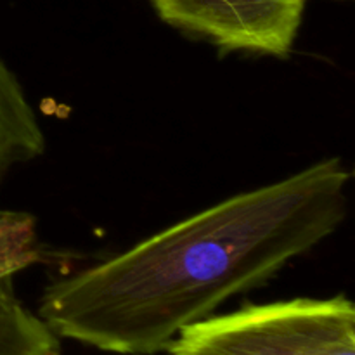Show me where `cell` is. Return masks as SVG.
I'll return each mask as SVG.
<instances>
[{
    "mask_svg": "<svg viewBox=\"0 0 355 355\" xmlns=\"http://www.w3.org/2000/svg\"><path fill=\"white\" fill-rule=\"evenodd\" d=\"M168 355H355V307L345 295L246 305L187 326Z\"/></svg>",
    "mask_w": 355,
    "mask_h": 355,
    "instance_id": "cell-2",
    "label": "cell"
},
{
    "mask_svg": "<svg viewBox=\"0 0 355 355\" xmlns=\"http://www.w3.org/2000/svg\"><path fill=\"white\" fill-rule=\"evenodd\" d=\"M0 355H61V338L17 298L14 276L0 277Z\"/></svg>",
    "mask_w": 355,
    "mask_h": 355,
    "instance_id": "cell-5",
    "label": "cell"
},
{
    "mask_svg": "<svg viewBox=\"0 0 355 355\" xmlns=\"http://www.w3.org/2000/svg\"><path fill=\"white\" fill-rule=\"evenodd\" d=\"M340 158L201 210L49 284L38 315L59 338L120 355L163 352L187 326L262 286L345 220Z\"/></svg>",
    "mask_w": 355,
    "mask_h": 355,
    "instance_id": "cell-1",
    "label": "cell"
},
{
    "mask_svg": "<svg viewBox=\"0 0 355 355\" xmlns=\"http://www.w3.org/2000/svg\"><path fill=\"white\" fill-rule=\"evenodd\" d=\"M45 134L23 85L0 55V182L17 165L40 158Z\"/></svg>",
    "mask_w": 355,
    "mask_h": 355,
    "instance_id": "cell-4",
    "label": "cell"
},
{
    "mask_svg": "<svg viewBox=\"0 0 355 355\" xmlns=\"http://www.w3.org/2000/svg\"><path fill=\"white\" fill-rule=\"evenodd\" d=\"M159 19L225 51L290 54L307 0H149Z\"/></svg>",
    "mask_w": 355,
    "mask_h": 355,
    "instance_id": "cell-3",
    "label": "cell"
}]
</instances>
